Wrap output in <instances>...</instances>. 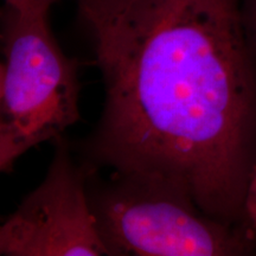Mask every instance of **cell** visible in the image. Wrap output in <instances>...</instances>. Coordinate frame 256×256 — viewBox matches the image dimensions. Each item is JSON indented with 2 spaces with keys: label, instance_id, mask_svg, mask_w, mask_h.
<instances>
[{
  "label": "cell",
  "instance_id": "6da1fadb",
  "mask_svg": "<svg viewBox=\"0 0 256 256\" xmlns=\"http://www.w3.org/2000/svg\"><path fill=\"white\" fill-rule=\"evenodd\" d=\"M92 28L104 104L87 164L159 182L243 226L256 165V55L242 0H130Z\"/></svg>",
  "mask_w": 256,
  "mask_h": 256
},
{
  "label": "cell",
  "instance_id": "7a4b0ae2",
  "mask_svg": "<svg viewBox=\"0 0 256 256\" xmlns=\"http://www.w3.org/2000/svg\"><path fill=\"white\" fill-rule=\"evenodd\" d=\"M0 64V171L81 120L78 62L60 49L48 16L5 6Z\"/></svg>",
  "mask_w": 256,
  "mask_h": 256
},
{
  "label": "cell",
  "instance_id": "3957f363",
  "mask_svg": "<svg viewBox=\"0 0 256 256\" xmlns=\"http://www.w3.org/2000/svg\"><path fill=\"white\" fill-rule=\"evenodd\" d=\"M112 176L100 188H88L110 256H234L254 250L256 241L244 226L208 216L186 194L159 182Z\"/></svg>",
  "mask_w": 256,
  "mask_h": 256
},
{
  "label": "cell",
  "instance_id": "277c9868",
  "mask_svg": "<svg viewBox=\"0 0 256 256\" xmlns=\"http://www.w3.org/2000/svg\"><path fill=\"white\" fill-rule=\"evenodd\" d=\"M54 142L44 180L0 226V255L110 256L89 202V178L98 170L78 164L63 136Z\"/></svg>",
  "mask_w": 256,
  "mask_h": 256
},
{
  "label": "cell",
  "instance_id": "5b68a950",
  "mask_svg": "<svg viewBox=\"0 0 256 256\" xmlns=\"http://www.w3.org/2000/svg\"><path fill=\"white\" fill-rule=\"evenodd\" d=\"M130 0H76L82 17L92 28L113 17Z\"/></svg>",
  "mask_w": 256,
  "mask_h": 256
},
{
  "label": "cell",
  "instance_id": "8992f818",
  "mask_svg": "<svg viewBox=\"0 0 256 256\" xmlns=\"http://www.w3.org/2000/svg\"><path fill=\"white\" fill-rule=\"evenodd\" d=\"M243 226L256 241V165L252 168L243 203Z\"/></svg>",
  "mask_w": 256,
  "mask_h": 256
},
{
  "label": "cell",
  "instance_id": "52a82bcc",
  "mask_svg": "<svg viewBox=\"0 0 256 256\" xmlns=\"http://www.w3.org/2000/svg\"><path fill=\"white\" fill-rule=\"evenodd\" d=\"M57 0H5V6L23 16H48Z\"/></svg>",
  "mask_w": 256,
  "mask_h": 256
},
{
  "label": "cell",
  "instance_id": "ba28073f",
  "mask_svg": "<svg viewBox=\"0 0 256 256\" xmlns=\"http://www.w3.org/2000/svg\"><path fill=\"white\" fill-rule=\"evenodd\" d=\"M242 18L248 42L256 55V0H242Z\"/></svg>",
  "mask_w": 256,
  "mask_h": 256
}]
</instances>
